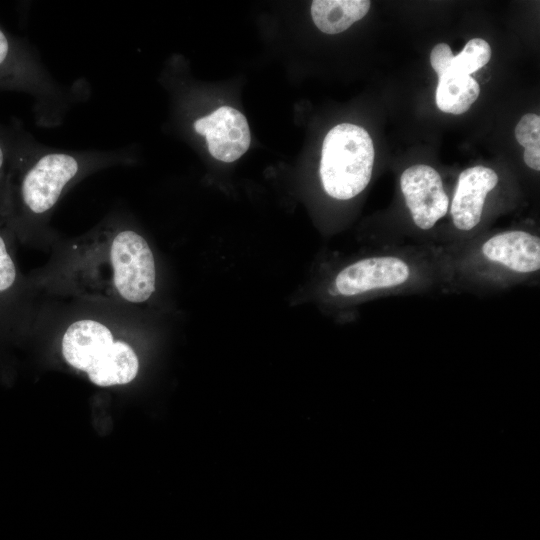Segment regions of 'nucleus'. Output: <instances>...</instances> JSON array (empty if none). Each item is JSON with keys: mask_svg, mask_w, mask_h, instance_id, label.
I'll return each mask as SVG.
<instances>
[{"mask_svg": "<svg viewBox=\"0 0 540 540\" xmlns=\"http://www.w3.org/2000/svg\"><path fill=\"white\" fill-rule=\"evenodd\" d=\"M524 162L525 164L535 170H540V147L535 148H525L524 151Z\"/></svg>", "mask_w": 540, "mask_h": 540, "instance_id": "nucleus-18", "label": "nucleus"}, {"mask_svg": "<svg viewBox=\"0 0 540 540\" xmlns=\"http://www.w3.org/2000/svg\"><path fill=\"white\" fill-rule=\"evenodd\" d=\"M126 150L62 151L44 148L23 130L12 173L19 176L18 194L25 211L44 217L74 181L87 172L126 162Z\"/></svg>", "mask_w": 540, "mask_h": 540, "instance_id": "nucleus-3", "label": "nucleus"}, {"mask_svg": "<svg viewBox=\"0 0 540 540\" xmlns=\"http://www.w3.org/2000/svg\"><path fill=\"white\" fill-rule=\"evenodd\" d=\"M374 146L362 127L342 123L325 136L319 174L324 191L339 201L361 194L368 186L374 166Z\"/></svg>", "mask_w": 540, "mask_h": 540, "instance_id": "nucleus-6", "label": "nucleus"}, {"mask_svg": "<svg viewBox=\"0 0 540 540\" xmlns=\"http://www.w3.org/2000/svg\"><path fill=\"white\" fill-rule=\"evenodd\" d=\"M22 132L19 125L6 127L0 123V184L2 185L11 176Z\"/></svg>", "mask_w": 540, "mask_h": 540, "instance_id": "nucleus-14", "label": "nucleus"}, {"mask_svg": "<svg viewBox=\"0 0 540 540\" xmlns=\"http://www.w3.org/2000/svg\"><path fill=\"white\" fill-rule=\"evenodd\" d=\"M399 188L407 215L400 243L437 246V225L450 205L440 173L426 164L412 165L401 173Z\"/></svg>", "mask_w": 540, "mask_h": 540, "instance_id": "nucleus-7", "label": "nucleus"}, {"mask_svg": "<svg viewBox=\"0 0 540 540\" xmlns=\"http://www.w3.org/2000/svg\"><path fill=\"white\" fill-rule=\"evenodd\" d=\"M444 258L440 246H378L332 274L325 294L355 302L379 297L444 293Z\"/></svg>", "mask_w": 540, "mask_h": 540, "instance_id": "nucleus-2", "label": "nucleus"}, {"mask_svg": "<svg viewBox=\"0 0 540 540\" xmlns=\"http://www.w3.org/2000/svg\"><path fill=\"white\" fill-rule=\"evenodd\" d=\"M194 130L205 137L209 153L223 162H234L250 146L251 135L245 116L229 106L197 119Z\"/></svg>", "mask_w": 540, "mask_h": 540, "instance_id": "nucleus-10", "label": "nucleus"}, {"mask_svg": "<svg viewBox=\"0 0 540 540\" xmlns=\"http://www.w3.org/2000/svg\"><path fill=\"white\" fill-rule=\"evenodd\" d=\"M16 268L5 242L0 236V292L9 289L15 282Z\"/></svg>", "mask_w": 540, "mask_h": 540, "instance_id": "nucleus-16", "label": "nucleus"}, {"mask_svg": "<svg viewBox=\"0 0 540 540\" xmlns=\"http://www.w3.org/2000/svg\"><path fill=\"white\" fill-rule=\"evenodd\" d=\"M438 78L436 104L441 111L455 115L463 114L477 100L480 87L470 75L449 68Z\"/></svg>", "mask_w": 540, "mask_h": 540, "instance_id": "nucleus-12", "label": "nucleus"}, {"mask_svg": "<svg viewBox=\"0 0 540 540\" xmlns=\"http://www.w3.org/2000/svg\"><path fill=\"white\" fill-rule=\"evenodd\" d=\"M367 0H314L311 16L317 28L326 34H338L362 19L370 9Z\"/></svg>", "mask_w": 540, "mask_h": 540, "instance_id": "nucleus-11", "label": "nucleus"}, {"mask_svg": "<svg viewBox=\"0 0 540 540\" xmlns=\"http://www.w3.org/2000/svg\"><path fill=\"white\" fill-rule=\"evenodd\" d=\"M499 182L497 172L482 165L459 174L447 213L449 223L440 229L437 246L458 244L484 232L489 200Z\"/></svg>", "mask_w": 540, "mask_h": 540, "instance_id": "nucleus-8", "label": "nucleus"}, {"mask_svg": "<svg viewBox=\"0 0 540 540\" xmlns=\"http://www.w3.org/2000/svg\"><path fill=\"white\" fill-rule=\"evenodd\" d=\"M0 92H22L34 100L35 115L43 126L60 124L82 90L60 85L38 54L23 40L0 27Z\"/></svg>", "mask_w": 540, "mask_h": 540, "instance_id": "nucleus-4", "label": "nucleus"}, {"mask_svg": "<svg viewBox=\"0 0 540 540\" xmlns=\"http://www.w3.org/2000/svg\"><path fill=\"white\" fill-rule=\"evenodd\" d=\"M440 247L444 294L488 295L539 283L540 235L533 223L484 231L464 242Z\"/></svg>", "mask_w": 540, "mask_h": 540, "instance_id": "nucleus-1", "label": "nucleus"}, {"mask_svg": "<svg viewBox=\"0 0 540 540\" xmlns=\"http://www.w3.org/2000/svg\"><path fill=\"white\" fill-rule=\"evenodd\" d=\"M109 258L117 294L131 303L147 301L155 290L156 267L144 237L131 229L118 231L111 239Z\"/></svg>", "mask_w": 540, "mask_h": 540, "instance_id": "nucleus-9", "label": "nucleus"}, {"mask_svg": "<svg viewBox=\"0 0 540 540\" xmlns=\"http://www.w3.org/2000/svg\"><path fill=\"white\" fill-rule=\"evenodd\" d=\"M61 352L70 366L85 372L100 387L127 384L139 370L133 348L115 340L110 329L94 319L71 323L62 336Z\"/></svg>", "mask_w": 540, "mask_h": 540, "instance_id": "nucleus-5", "label": "nucleus"}, {"mask_svg": "<svg viewBox=\"0 0 540 540\" xmlns=\"http://www.w3.org/2000/svg\"><path fill=\"white\" fill-rule=\"evenodd\" d=\"M518 143L525 148L540 147V117L536 114H525L515 128Z\"/></svg>", "mask_w": 540, "mask_h": 540, "instance_id": "nucleus-15", "label": "nucleus"}, {"mask_svg": "<svg viewBox=\"0 0 540 540\" xmlns=\"http://www.w3.org/2000/svg\"><path fill=\"white\" fill-rule=\"evenodd\" d=\"M491 57L490 45L481 38L469 40L463 50L453 57L450 69L470 75L486 65Z\"/></svg>", "mask_w": 540, "mask_h": 540, "instance_id": "nucleus-13", "label": "nucleus"}, {"mask_svg": "<svg viewBox=\"0 0 540 540\" xmlns=\"http://www.w3.org/2000/svg\"><path fill=\"white\" fill-rule=\"evenodd\" d=\"M454 55L446 43L437 44L430 53V63L437 75L450 68Z\"/></svg>", "mask_w": 540, "mask_h": 540, "instance_id": "nucleus-17", "label": "nucleus"}]
</instances>
